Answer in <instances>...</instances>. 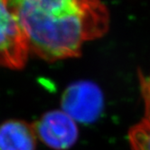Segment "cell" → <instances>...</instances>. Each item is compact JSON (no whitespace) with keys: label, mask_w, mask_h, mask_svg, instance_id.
<instances>
[{"label":"cell","mask_w":150,"mask_h":150,"mask_svg":"<svg viewBox=\"0 0 150 150\" xmlns=\"http://www.w3.org/2000/svg\"><path fill=\"white\" fill-rule=\"evenodd\" d=\"M30 52L49 62L77 57L103 36L110 16L100 0H8Z\"/></svg>","instance_id":"obj_1"},{"label":"cell","mask_w":150,"mask_h":150,"mask_svg":"<svg viewBox=\"0 0 150 150\" xmlns=\"http://www.w3.org/2000/svg\"><path fill=\"white\" fill-rule=\"evenodd\" d=\"M30 52L27 40L8 0H0V66L24 68Z\"/></svg>","instance_id":"obj_2"},{"label":"cell","mask_w":150,"mask_h":150,"mask_svg":"<svg viewBox=\"0 0 150 150\" xmlns=\"http://www.w3.org/2000/svg\"><path fill=\"white\" fill-rule=\"evenodd\" d=\"M38 139L49 147L65 150L76 142L79 130L75 121L63 110H52L33 124Z\"/></svg>","instance_id":"obj_3"},{"label":"cell","mask_w":150,"mask_h":150,"mask_svg":"<svg viewBox=\"0 0 150 150\" xmlns=\"http://www.w3.org/2000/svg\"><path fill=\"white\" fill-rule=\"evenodd\" d=\"M62 106V110L75 121H92L101 110V92L91 82L72 84L64 92Z\"/></svg>","instance_id":"obj_4"},{"label":"cell","mask_w":150,"mask_h":150,"mask_svg":"<svg viewBox=\"0 0 150 150\" xmlns=\"http://www.w3.org/2000/svg\"><path fill=\"white\" fill-rule=\"evenodd\" d=\"M37 136L33 124L9 120L0 125V150H35Z\"/></svg>","instance_id":"obj_5"},{"label":"cell","mask_w":150,"mask_h":150,"mask_svg":"<svg viewBox=\"0 0 150 150\" xmlns=\"http://www.w3.org/2000/svg\"><path fill=\"white\" fill-rule=\"evenodd\" d=\"M144 101V116L128 132L131 150H150V73L138 74Z\"/></svg>","instance_id":"obj_6"}]
</instances>
